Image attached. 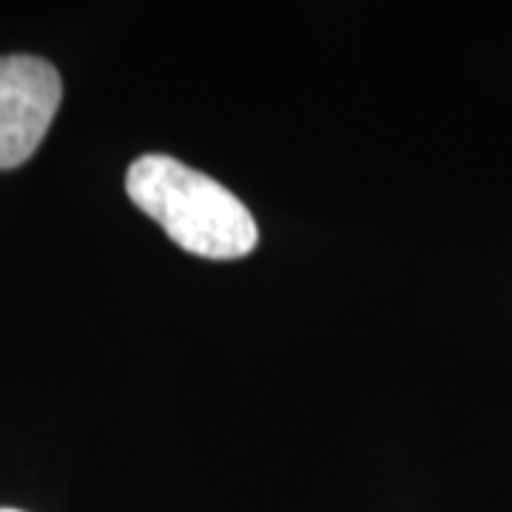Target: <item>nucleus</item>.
<instances>
[{
  "instance_id": "1",
  "label": "nucleus",
  "mask_w": 512,
  "mask_h": 512,
  "mask_svg": "<svg viewBox=\"0 0 512 512\" xmlns=\"http://www.w3.org/2000/svg\"><path fill=\"white\" fill-rule=\"evenodd\" d=\"M131 202L188 254L239 259L259 242L254 214L214 177L168 154H143L126 171Z\"/></svg>"
},
{
  "instance_id": "2",
  "label": "nucleus",
  "mask_w": 512,
  "mask_h": 512,
  "mask_svg": "<svg viewBox=\"0 0 512 512\" xmlns=\"http://www.w3.org/2000/svg\"><path fill=\"white\" fill-rule=\"evenodd\" d=\"M63 100L57 69L35 55L0 57V171L23 165L55 120Z\"/></svg>"
},
{
  "instance_id": "3",
  "label": "nucleus",
  "mask_w": 512,
  "mask_h": 512,
  "mask_svg": "<svg viewBox=\"0 0 512 512\" xmlns=\"http://www.w3.org/2000/svg\"><path fill=\"white\" fill-rule=\"evenodd\" d=\"M0 512H23V510H9V507H0Z\"/></svg>"
}]
</instances>
